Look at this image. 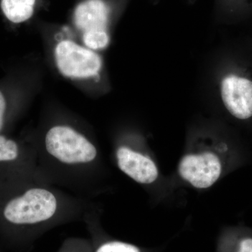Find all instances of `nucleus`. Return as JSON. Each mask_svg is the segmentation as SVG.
Masks as SVG:
<instances>
[{"label": "nucleus", "mask_w": 252, "mask_h": 252, "mask_svg": "<svg viewBox=\"0 0 252 252\" xmlns=\"http://www.w3.org/2000/svg\"><path fill=\"white\" fill-rule=\"evenodd\" d=\"M60 252H93V250L86 242L76 240L64 244Z\"/></svg>", "instance_id": "nucleus-12"}, {"label": "nucleus", "mask_w": 252, "mask_h": 252, "mask_svg": "<svg viewBox=\"0 0 252 252\" xmlns=\"http://www.w3.org/2000/svg\"><path fill=\"white\" fill-rule=\"evenodd\" d=\"M110 8L103 0H86L78 5L74 23L83 32L107 31Z\"/></svg>", "instance_id": "nucleus-8"}, {"label": "nucleus", "mask_w": 252, "mask_h": 252, "mask_svg": "<svg viewBox=\"0 0 252 252\" xmlns=\"http://www.w3.org/2000/svg\"><path fill=\"white\" fill-rule=\"evenodd\" d=\"M56 210L57 200L46 189L0 193V232L3 238L15 246L26 243L30 228L51 220Z\"/></svg>", "instance_id": "nucleus-1"}, {"label": "nucleus", "mask_w": 252, "mask_h": 252, "mask_svg": "<svg viewBox=\"0 0 252 252\" xmlns=\"http://www.w3.org/2000/svg\"><path fill=\"white\" fill-rule=\"evenodd\" d=\"M83 41L89 49H104L108 44L109 36L107 31H91L83 33Z\"/></svg>", "instance_id": "nucleus-10"}, {"label": "nucleus", "mask_w": 252, "mask_h": 252, "mask_svg": "<svg viewBox=\"0 0 252 252\" xmlns=\"http://www.w3.org/2000/svg\"><path fill=\"white\" fill-rule=\"evenodd\" d=\"M117 158L119 169L135 182L149 185L157 180L158 176L157 165L143 154L121 147L118 149Z\"/></svg>", "instance_id": "nucleus-6"}, {"label": "nucleus", "mask_w": 252, "mask_h": 252, "mask_svg": "<svg viewBox=\"0 0 252 252\" xmlns=\"http://www.w3.org/2000/svg\"><path fill=\"white\" fill-rule=\"evenodd\" d=\"M56 64L60 72L67 77L84 79L97 75L102 61L94 51L74 41H61L55 50Z\"/></svg>", "instance_id": "nucleus-3"}, {"label": "nucleus", "mask_w": 252, "mask_h": 252, "mask_svg": "<svg viewBox=\"0 0 252 252\" xmlns=\"http://www.w3.org/2000/svg\"><path fill=\"white\" fill-rule=\"evenodd\" d=\"M35 0H1V8L10 21L20 23L32 16Z\"/></svg>", "instance_id": "nucleus-9"}, {"label": "nucleus", "mask_w": 252, "mask_h": 252, "mask_svg": "<svg viewBox=\"0 0 252 252\" xmlns=\"http://www.w3.org/2000/svg\"><path fill=\"white\" fill-rule=\"evenodd\" d=\"M24 161L25 157L18 142L0 135V193L14 187Z\"/></svg>", "instance_id": "nucleus-7"}, {"label": "nucleus", "mask_w": 252, "mask_h": 252, "mask_svg": "<svg viewBox=\"0 0 252 252\" xmlns=\"http://www.w3.org/2000/svg\"><path fill=\"white\" fill-rule=\"evenodd\" d=\"M6 103L3 94L0 91V132L4 127L5 115H6Z\"/></svg>", "instance_id": "nucleus-13"}, {"label": "nucleus", "mask_w": 252, "mask_h": 252, "mask_svg": "<svg viewBox=\"0 0 252 252\" xmlns=\"http://www.w3.org/2000/svg\"><path fill=\"white\" fill-rule=\"evenodd\" d=\"M50 155L69 165L88 163L97 157V149L84 135L66 126L51 127L45 137Z\"/></svg>", "instance_id": "nucleus-2"}, {"label": "nucleus", "mask_w": 252, "mask_h": 252, "mask_svg": "<svg viewBox=\"0 0 252 252\" xmlns=\"http://www.w3.org/2000/svg\"><path fill=\"white\" fill-rule=\"evenodd\" d=\"M93 252H142L135 245L121 241L101 242Z\"/></svg>", "instance_id": "nucleus-11"}, {"label": "nucleus", "mask_w": 252, "mask_h": 252, "mask_svg": "<svg viewBox=\"0 0 252 252\" xmlns=\"http://www.w3.org/2000/svg\"><path fill=\"white\" fill-rule=\"evenodd\" d=\"M220 96L231 115L241 120L252 117V81L230 74L220 82Z\"/></svg>", "instance_id": "nucleus-5"}, {"label": "nucleus", "mask_w": 252, "mask_h": 252, "mask_svg": "<svg viewBox=\"0 0 252 252\" xmlns=\"http://www.w3.org/2000/svg\"><path fill=\"white\" fill-rule=\"evenodd\" d=\"M238 252H252V238H245L242 240Z\"/></svg>", "instance_id": "nucleus-14"}, {"label": "nucleus", "mask_w": 252, "mask_h": 252, "mask_svg": "<svg viewBox=\"0 0 252 252\" xmlns=\"http://www.w3.org/2000/svg\"><path fill=\"white\" fill-rule=\"evenodd\" d=\"M178 171L180 177L195 188H210L220 177L221 162L212 152L189 154L181 159Z\"/></svg>", "instance_id": "nucleus-4"}]
</instances>
